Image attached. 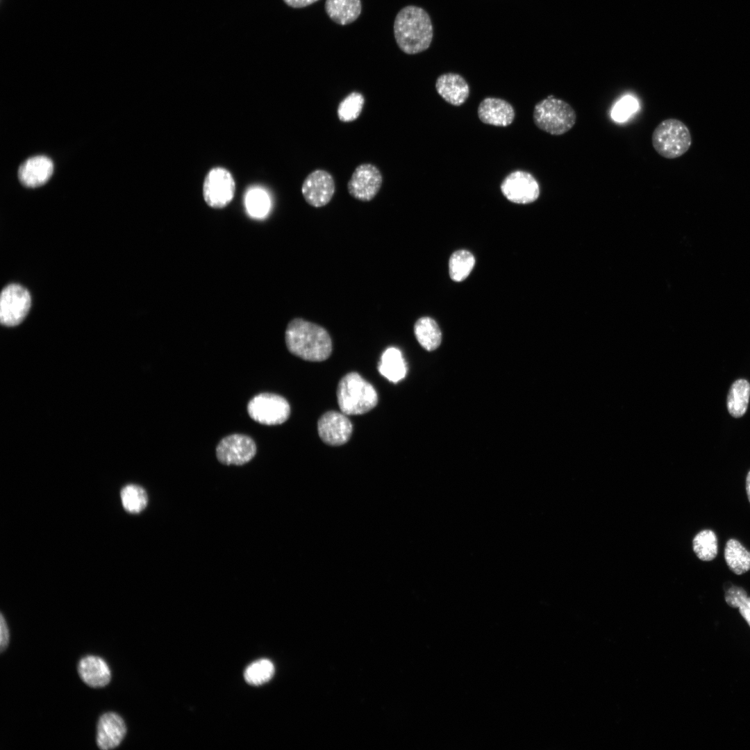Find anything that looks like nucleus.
Wrapping results in <instances>:
<instances>
[{
  "label": "nucleus",
  "mask_w": 750,
  "mask_h": 750,
  "mask_svg": "<svg viewBox=\"0 0 750 750\" xmlns=\"http://www.w3.org/2000/svg\"><path fill=\"white\" fill-rule=\"evenodd\" d=\"M378 369L382 376L392 383L403 379L407 366L401 351L395 347L388 348L381 355Z\"/></svg>",
  "instance_id": "19"
},
{
  "label": "nucleus",
  "mask_w": 750,
  "mask_h": 750,
  "mask_svg": "<svg viewBox=\"0 0 750 750\" xmlns=\"http://www.w3.org/2000/svg\"><path fill=\"white\" fill-rule=\"evenodd\" d=\"M414 333L420 345L427 351L436 349L442 341V333L437 322L429 317H422L416 321Z\"/></svg>",
  "instance_id": "21"
},
{
  "label": "nucleus",
  "mask_w": 750,
  "mask_h": 750,
  "mask_svg": "<svg viewBox=\"0 0 750 750\" xmlns=\"http://www.w3.org/2000/svg\"><path fill=\"white\" fill-rule=\"evenodd\" d=\"M78 672L82 681L92 688H102L111 680V672L106 662L96 656L82 658L78 664Z\"/></svg>",
  "instance_id": "18"
},
{
  "label": "nucleus",
  "mask_w": 750,
  "mask_h": 750,
  "mask_svg": "<svg viewBox=\"0 0 750 750\" xmlns=\"http://www.w3.org/2000/svg\"><path fill=\"white\" fill-rule=\"evenodd\" d=\"M638 109V101L633 96L626 95L612 107L611 118L616 122L622 123L628 119Z\"/></svg>",
  "instance_id": "30"
},
{
  "label": "nucleus",
  "mask_w": 750,
  "mask_h": 750,
  "mask_svg": "<svg viewBox=\"0 0 750 750\" xmlns=\"http://www.w3.org/2000/svg\"><path fill=\"white\" fill-rule=\"evenodd\" d=\"M337 398L341 412L347 415L365 414L378 403L374 388L356 372L348 373L341 378Z\"/></svg>",
  "instance_id": "3"
},
{
  "label": "nucleus",
  "mask_w": 750,
  "mask_h": 750,
  "mask_svg": "<svg viewBox=\"0 0 750 750\" xmlns=\"http://www.w3.org/2000/svg\"><path fill=\"white\" fill-rule=\"evenodd\" d=\"M364 103L362 94L356 91L349 93L338 105L337 113L339 119L344 122L354 121L360 116Z\"/></svg>",
  "instance_id": "28"
},
{
  "label": "nucleus",
  "mask_w": 750,
  "mask_h": 750,
  "mask_svg": "<svg viewBox=\"0 0 750 750\" xmlns=\"http://www.w3.org/2000/svg\"><path fill=\"white\" fill-rule=\"evenodd\" d=\"M247 211L253 218L265 217L270 208V199L265 190L253 188L248 190L245 196Z\"/></svg>",
  "instance_id": "27"
},
{
  "label": "nucleus",
  "mask_w": 750,
  "mask_h": 750,
  "mask_svg": "<svg viewBox=\"0 0 750 750\" xmlns=\"http://www.w3.org/2000/svg\"><path fill=\"white\" fill-rule=\"evenodd\" d=\"M325 10L336 24L347 25L356 21L362 10L360 0H326Z\"/></svg>",
  "instance_id": "20"
},
{
  "label": "nucleus",
  "mask_w": 750,
  "mask_h": 750,
  "mask_svg": "<svg viewBox=\"0 0 750 750\" xmlns=\"http://www.w3.org/2000/svg\"><path fill=\"white\" fill-rule=\"evenodd\" d=\"M290 7L299 8L308 6L319 0H283Z\"/></svg>",
  "instance_id": "34"
},
{
  "label": "nucleus",
  "mask_w": 750,
  "mask_h": 750,
  "mask_svg": "<svg viewBox=\"0 0 750 750\" xmlns=\"http://www.w3.org/2000/svg\"><path fill=\"white\" fill-rule=\"evenodd\" d=\"M285 340L290 353L306 360L324 361L332 352V341L327 331L302 318H294L288 324Z\"/></svg>",
  "instance_id": "1"
},
{
  "label": "nucleus",
  "mask_w": 750,
  "mask_h": 750,
  "mask_svg": "<svg viewBox=\"0 0 750 750\" xmlns=\"http://www.w3.org/2000/svg\"><path fill=\"white\" fill-rule=\"evenodd\" d=\"M31 307L28 291L18 284L5 287L0 297V321L6 326H14L22 322Z\"/></svg>",
  "instance_id": "8"
},
{
  "label": "nucleus",
  "mask_w": 750,
  "mask_h": 750,
  "mask_svg": "<svg viewBox=\"0 0 750 750\" xmlns=\"http://www.w3.org/2000/svg\"><path fill=\"white\" fill-rule=\"evenodd\" d=\"M746 491L749 501L750 502V471L748 472L746 478Z\"/></svg>",
  "instance_id": "35"
},
{
  "label": "nucleus",
  "mask_w": 750,
  "mask_h": 750,
  "mask_svg": "<svg viewBox=\"0 0 750 750\" xmlns=\"http://www.w3.org/2000/svg\"><path fill=\"white\" fill-rule=\"evenodd\" d=\"M317 431L325 444L340 446L349 440L353 426L347 415L331 410L325 412L319 419Z\"/></svg>",
  "instance_id": "13"
},
{
  "label": "nucleus",
  "mask_w": 750,
  "mask_h": 750,
  "mask_svg": "<svg viewBox=\"0 0 750 750\" xmlns=\"http://www.w3.org/2000/svg\"><path fill=\"white\" fill-rule=\"evenodd\" d=\"M477 114L484 124L505 127L511 124L515 112L507 101L497 97H486L478 105Z\"/></svg>",
  "instance_id": "15"
},
{
  "label": "nucleus",
  "mask_w": 750,
  "mask_h": 750,
  "mask_svg": "<svg viewBox=\"0 0 750 750\" xmlns=\"http://www.w3.org/2000/svg\"><path fill=\"white\" fill-rule=\"evenodd\" d=\"M500 189L508 201L518 204L533 203L540 193L538 181L524 170H515L508 174L502 181Z\"/></svg>",
  "instance_id": "9"
},
{
  "label": "nucleus",
  "mask_w": 750,
  "mask_h": 750,
  "mask_svg": "<svg viewBox=\"0 0 750 750\" xmlns=\"http://www.w3.org/2000/svg\"><path fill=\"white\" fill-rule=\"evenodd\" d=\"M724 559L728 568L735 574L741 575L750 570V551L735 539L726 542Z\"/></svg>",
  "instance_id": "22"
},
{
  "label": "nucleus",
  "mask_w": 750,
  "mask_h": 750,
  "mask_svg": "<svg viewBox=\"0 0 750 750\" xmlns=\"http://www.w3.org/2000/svg\"><path fill=\"white\" fill-rule=\"evenodd\" d=\"M533 119L539 129L552 135H561L574 127L576 113L569 103L549 95L535 104Z\"/></svg>",
  "instance_id": "4"
},
{
  "label": "nucleus",
  "mask_w": 750,
  "mask_h": 750,
  "mask_svg": "<svg viewBox=\"0 0 750 750\" xmlns=\"http://www.w3.org/2000/svg\"><path fill=\"white\" fill-rule=\"evenodd\" d=\"M126 734V726L118 714L108 712L99 719L97 727V744L99 749L108 750L118 747Z\"/></svg>",
  "instance_id": "14"
},
{
  "label": "nucleus",
  "mask_w": 750,
  "mask_h": 750,
  "mask_svg": "<svg viewBox=\"0 0 750 750\" xmlns=\"http://www.w3.org/2000/svg\"><path fill=\"white\" fill-rule=\"evenodd\" d=\"M256 445L248 435L233 434L224 438L216 448L218 460L226 465H242L256 455Z\"/></svg>",
  "instance_id": "11"
},
{
  "label": "nucleus",
  "mask_w": 750,
  "mask_h": 750,
  "mask_svg": "<svg viewBox=\"0 0 750 750\" xmlns=\"http://www.w3.org/2000/svg\"><path fill=\"white\" fill-rule=\"evenodd\" d=\"M9 642V631L6 621L1 614L0 620V649L3 652L8 647Z\"/></svg>",
  "instance_id": "32"
},
{
  "label": "nucleus",
  "mask_w": 750,
  "mask_h": 750,
  "mask_svg": "<svg viewBox=\"0 0 750 750\" xmlns=\"http://www.w3.org/2000/svg\"><path fill=\"white\" fill-rule=\"evenodd\" d=\"M120 497L123 507L131 513L142 512L148 502L146 491L142 487L134 484L124 487L121 490Z\"/></svg>",
  "instance_id": "26"
},
{
  "label": "nucleus",
  "mask_w": 750,
  "mask_h": 750,
  "mask_svg": "<svg viewBox=\"0 0 750 750\" xmlns=\"http://www.w3.org/2000/svg\"><path fill=\"white\" fill-rule=\"evenodd\" d=\"M274 673L273 663L267 659H260L252 662L246 668L244 676L249 684L259 685L269 681Z\"/></svg>",
  "instance_id": "29"
},
{
  "label": "nucleus",
  "mask_w": 750,
  "mask_h": 750,
  "mask_svg": "<svg viewBox=\"0 0 750 750\" xmlns=\"http://www.w3.org/2000/svg\"><path fill=\"white\" fill-rule=\"evenodd\" d=\"M747 596V592L741 587L732 585L725 592V601L732 608H738L741 601Z\"/></svg>",
  "instance_id": "31"
},
{
  "label": "nucleus",
  "mask_w": 750,
  "mask_h": 750,
  "mask_svg": "<svg viewBox=\"0 0 750 750\" xmlns=\"http://www.w3.org/2000/svg\"><path fill=\"white\" fill-rule=\"evenodd\" d=\"M475 265V258L467 250H458L452 253L449 261L451 278L456 282L465 280Z\"/></svg>",
  "instance_id": "24"
},
{
  "label": "nucleus",
  "mask_w": 750,
  "mask_h": 750,
  "mask_svg": "<svg viewBox=\"0 0 750 750\" xmlns=\"http://www.w3.org/2000/svg\"><path fill=\"white\" fill-rule=\"evenodd\" d=\"M53 171V165L50 158L36 156L27 159L19 166L18 178L26 187L36 188L45 183Z\"/></svg>",
  "instance_id": "16"
},
{
  "label": "nucleus",
  "mask_w": 750,
  "mask_h": 750,
  "mask_svg": "<svg viewBox=\"0 0 750 750\" xmlns=\"http://www.w3.org/2000/svg\"><path fill=\"white\" fill-rule=\"evenodd\" d=\"M235 192V180L225 168H212L204 178L203 197L208 206L212 208L228 206L233 199Z\"/></svg>",
  "instance_id": "7"
},
{
  "label": "nucleus",
  "mask_w": 750,
  "mask_h": 750,
  "mask_svg": "<svg viewBox=\"0 0 750 750\" xmlns=\"http://www.w3.org/2000/svg\"><path fill=\"white\" fill-rule=\"evenodd\" d=\"M692 546L697 556L703 561H710L717 556V538L711 530L699 532L693 539Z\"/></svg>",
  "instance_id": "25"
},
{
  "label": "nucleus",
  "mask_w": 750,
  "mask_h": 750,
  "mask_svg": "<svg viewBox=\"0 0 750 750\" xmlns=\"http://www.w3.org/2000/svg\"><path fill=\"white\" fill-rule=\"evenodd\" d=\"M394 35L399 49L407 54H416L431 45L433 29L430 16L423 8L407 6L397 14Z\"/></svg>",
  "instance_id": "2"
},
{
  "label": "nucleus",
  "mask_w": 750,
  "mask_h": 750,
  "mask_svg": "<svg viewBox=\"0 0 750 750\" xmlns=\"http://www.w3.org/2000/svg\"><path fill=\"white\" fill-rule=\"evenodd\" d=\"M435 89L445 101L456 106L463 104L469 95V87L465 79L453 72L439 76L435 81Z\"/></svg>",
  "instance_id": "17"
},
{
  "label": "nucleus",
  "mask_w": 750,
  "mask_h": 750,
  "mask_svg": "<svg viewBox=\"0 0 750 750\" xmlns=\"http://www.w3.org/2000/svg\"><path fill=\"white\" fill-rule=\"evenodd\" d=\"M750 397V384L745 379H738L731 385L728 397L727 408L735 417H742L746 412Z\"/></svg>",
  "instance_id": "23"
},
{
  "label": "nucleus",
  "mask_w": 750,
  "mask_h": 750,
  "mask_svg": "<svg viewBox=\"0 0 750 750\" xmlns=\"http://www.w3.org/2000/svg\"><path fill=\"white\" fill-rule=\"evenodd\" d=\"M335 190L333 177L327 171L316 169L304 179L301 192L305 201L311 206L320 208L328 204Z\"/></svg>",
  "instance_id": "12"
},
{
  "label": "nucleus",
  "mask_w": 750,
  "mask_h": 750,
  "mask_svg": "<svg viewBox=\"0 0 750 750\" xmlns=\"http://www.w3.org/2000/svg\"><path fill=\"white\" fill-rule=\"evenodd\" d=\"M247 411L254 421L265 425L284 423L290 414V407L283 397L272 393H260L248 403Z\"/></svg>",
  "instance_id": "6"
},
{
  "label": "nucleus",
  "mask_w": 750,
  "mask_h": 750,
  "mask_svg": "<svg viewBox=\"0 0 750 750\" xmlns=\"http://www.w3.org/2000/svg\"><path fill=\"white\" fill-rule=\"evenodd\" d=\"M739 612L750 626V597H745L739 603Z\"/></svg>",
  "instance_id": "33"
},
{
  "label": "nucleus",
  "mask_w": 750,
  "mask_h": 750,
  "mask_svg": "<svg viewBox=\"0 0 750 750\" xmlns=\"http://www.w3.org/2000/svg\"><path fill=\"white\" fill-rule=\"evenodd\" d=\"M651 142L653 149L660 156L674 159L689 150L692 137L689 128L683 122L669 118L656 126L652 133Z\"/></svg>",
  "instance_id": "5"
},
{
  "label": "nucleus",
  "mask_w": 750,
  "mask_h": 750,
  "mask_svg": "<svg viewBox=\"0 0 750 750\" xmlns=\"http://www.w3.org/2000/svg\"><path fill=\"white\" fill-rule=\"evenodd\" d=\"M383 176L376 166L362 163L357 166L347 183L349 194L361 201L372 200L379 192Z\"/></svg>",
  "instance_id": "10"
}]
</instances>
